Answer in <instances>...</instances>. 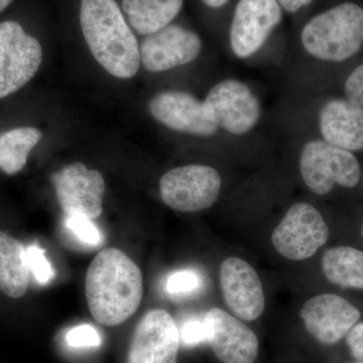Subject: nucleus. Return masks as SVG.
<instances>
[{"label":"nucleus","mask_w":363,"mask_h":363,"mask_svg":"<svg viewBox=\"0 0 363 363\" xmlns=\"http://www.w3.org/2000/svg\"><path fill=\"white\" fill-rule=\"evenodd\" d=\"M85 293L91 314L98 323L117 326L133 316L142 302V272L121 250L105 248L91 262Z\"/></svg>","instance_id":"f257e3e1"},{"label":"nucleus","mask_w":363,"mask_h":363,"mask_svg":"<svg viewBox=\"0 0 363 363\" xmlns=\"http://www.w3.org/2000/svg\"><path fill=\"white\" fill-rule=\"evenodd\" d=\"M80 23L90 52L105 70L121 79L138 73V40L116 0H82Z\"/></svg>","instance_id":"f03ea898"},{"label":"nucleus","mask_w":363,"mask_h":363,"mask_svg":"<svg viewBox=\"0 0 363 363\" xmlns=\"http://www.w3.org/2000/svg\"><path fill=\"white\" fill-rule=\"evenodd\" d=\"M306 51L324 61L342 62L363 45V9L345 2L313 18L303 28Z\"/></svg>","instance_id":"7ed1b4c3"},{"label":"nucleus","mask_w":363,"mask_h":363,"mask_svg":"<svg viewBox=\"0 0 363 363\" xmlns=\"http://www.w3.org/2000/svg\"><path fill=\"white\" fill-rule=\"evenodd\" d=\"M300 173L307 187L319 196L329 194L335 185L354 188L362 175L352 152L320 140L308 142L303 147Z\"/></svg>","instance_id":"20e7f679"},{"label":"nucleus","mask_w":363,"mask_h":363,"mask_svg":"<svg viewBox=\"0 0 363 363\" xmlns=\"http://www.w3.org/2000/svg\"><path fill=\"white\" fill-rule=\"evenodd\" d=\"M328 238L329 227L322 214L309 203L298 202L272 231V243L281 257L302 262L312 257Z\"/></svg>","instance_id":"39448f33"},{"label":"nucleus","mask_w":363,"mask_h":363,"mask_svg":"<svg viewBox=\"0 0 363 363\" xmlns=\"http://www.w3.org/2000/svg\"><path fill=\"white\" fill-rule=\"evenodd\" d=\"M221 190V177L214 168L189 164L167 172L160 180L162 202L176 211H202L215 204Z\"/></svg>","instance_id":"423d86ee"},{"label":"nucleus","mask_w":363,"mask_h":363,"mask_svg":"<svg viewBox=\"0 0 363 363\" xmlns=\"http://www.w3.org/2000/svg\"><path fill=\"white\" fill-rule=\"evenodd\" d=\"M43 50L39 40L16 21L0 23V98L28 84L39 70Z\"/></svg>","instance_id":"0eeeda50"},{"label":"nucleus","mask_w":363,"mask_h":363,"mask_svg":"<svg viewBox=\"0 0 363 363\" xmlns=\"http://www.w3.org/2000/svg\"><path fill=\"white\" fill-rule=\"evenodd\" d=\"M205 116L217 128L233 135H245L260 118L259 100L240 81H221L208 93L203 102Z\"/></svg>","instance_id":"6e6552de"},{"label":"nucleus","mask_w":363,"mask_h":363,"mask_svg":"<svg viewBox=\"0 0 363 363\" xmlns=\"http://www.w3.org/2000/svg\"><path fill=\"white\" fill-rule=\"evenodd\" d=\"M180 341L172 315L164 309L150 310L136 326L128 363H177Z\"/></svg>","instance_id":"1a4fd4ad"},{"label":"nucleus","mask_w":363,"mask_h":363,"mask_svg":"<svg viewBox=\"0 0 363 363\" xmlns=\"http://www.w3.org/2000/svg\"><path fill=\"white\" fill-rule=\"evenodd\" d=\"M52 181L64 213L89 219L101 215L105 182L99 172L74 162L56 172Z\"/></svg>","instance_id":"9d476101"},{"label":"nucleus","mask_w":363,"mask_h":363,"mask_svg":"<svg viewBox=\"0 0 363 363\" xmlns=\"http://www.w3.org/2000/svg\"><path fill=\"white\" fill-rule=\"evenodd\" d=\"M222 297L234 316L255 321L266 309V295L257 272L247 260L227 257L219 271Z\"/></svg>","instance_id":"9b49d317"},{"label":"nucleus","mask_w":363,"mask_h":363,"mask_svg":"<svg viewBox=\"0 0 363 363\" xmlns=\"http://www.w3.org/2000/svg\"><path fill=\"white\" fill-rule=\"evenodd\" d=\"M207 342L222 363H255L259 357L257 334L240 318L220 308L208 310L203 318Z\"/></svg>","instance_id":"f8f14e48"},{"label":"nucleus","mask_w":363,"mask_h":363,"mask_svg":"<svg viewBox=\"0 0 363 363\" xmlns=\"http://www.w3.org/2000/svg\"><path fill=\"white\" fill-rule=\"evenodd\" d=\"M283 18L278 0H240L230 28L234 55L247 59L259 51Z\"/></svg>","instance_id":"ddd939ff"},{"label":"nucleus","mask_w":363,"mask_h":363,"mask_svg":"<svg viewBox=\"0 0 363 363\" xmlns=\"http://www.w3.org/2000/svg\"><path fill=\"white\" fill-rule=\"evenodd\" d=\"M360 317L362 313L355 306L335 294L310 298L300 310L306 330L324 345H334L342 340Z\"/></svg>","instance_id":"4468645a"},{"label":"nucleus","mask_w":363,"mask_h":363,"mask_svg":"<svg viewBox=\"0 0 363 363\" xmlns=\"http://www.w3.org/2000/svg\"><path fill=\"white\" fill-rule=\"evenodd\" d=\"M201 49L197 33L180 26H168L143 40L140 62L147 71H168L194 61Z\"/></svg>","instance_id":"2eb2a0df"},{"label":"nucleus","mask_w":363,"mask_h":363,"mask_svg":"<svg viewBox=\"0 0 363 363\" xmlns=\"http://www.w3.org/2000/svg\"><path fill=\"white\" fill-rule=\"evenodd\" d=\"M150 111L171 130L200 136H211L217 126L205 116L203 102L182 91H164L150 102Z\"/></svg>","instance_id":"dca6fc26"},{"label":"nucleus","mask_w":363,"mask_h":363,"mask_svg":"<svg viewBox=\"0 0 363 363\" xmlns=\"http://www.w3.org/2000/svg\"><path fill=\"white\" fill-rule=\"evenodd\" d=\"M323 140L346 150H363V106L347 99L329 100L320 109Z\"/></svg>","instance_id":"f3484780"},{"label":"nucleus","mask_w":363,"mask_h":363,"mask_svg":"<svg viewBox=\"0 0 363 363\" xmlns=\"http://www.w3.org/2000/svg\"><path fill=\"white\" fill-rule=\"evenodd\" d=\"M28 279L26 248L13 236L0 231V290L11 298L23 297Z\"/></svg>","instance_id":"a211bd4d"},{"label":"nucleus","mask_w":363,"mask_h":363,"mask_svg":"<svg viewBox=\"0 0 363 363\" xmlns=\"http://www.w3.org/2000/svg\"><path fill=\"white\" fill-rule=\"evenodd\" d=\"M184 0H123V9L133 30L152 35L169 26L183 7Z\"/></svg>","instance_id":"6ab92c4d"},{"label":"nucleus","mask_w":363,"mask_h":363,"mask_svg":"<svg viewBox=\"0 0 363 363\" xmlns=\"http://www.w3.org/2000/svg\"><path fill=\"white\" fill-rule=\"evenodd\" d=\"M322 272L332 285L363 290V252L351 247H335L325 250Z\"/></svg>","instance_id":"aec40b11"},{"label":"nucleus","mask_w":363,"mask_h":363,"mask_svg":"<svg viewBox=\"0 0 363 363\" xmlns=\"http://www.w3.org/2000/svg\"><path fill=\"white\" fill-rule=\"evenodd\" d=\"M35 128H18L0 135V169L7 175L18 173L26 166L28 155L42 140Z\"/></svg>","instance_id":"412c9836"},{"label":"nucleus","mask_w":363,"mask_h":363,"mask_svg":"<svg viewBox=\"0 0 363 363\" xmlns=\"http://www.w3.org/2000/svg\"><path fill=\"white\" fill-rule=\"evenodd\" d=\"M92 219L80 215H66L65 226L69 233L78 241L87 247H98L101 245L102 235Z\"/></svg>","instance_id":"4be33fe9"},{"label":"nucleus","mask_w":363,"mask_h":363,"mask_svg":"<svg viewBox=\"0 0 363 363\" xmlns=\"http://www.w3.org/2000/svg\"><path fill=\"white\" fill-rule=\"evenodd\" d=\"M28 269L33 278L40 285L49 284L55 278V271L45 255V250L39 245H33L26 248Z\"/></svg>","instance_id":"5701e85b"},{"label":"nucleus","mask_w":363,"mask_h":363,"mask_svg":"<svg viewBox=\"0 0 363 363\" xmlns=\"http://www.w3.org/2000/svg\"><path fill=\"white\" fill-rule=\"evenodd\" d=\"M166 288L172 295H190L201 288V277L192 269L176 272L167 279Z\"/></svg>","instance_id":"b1692460"},{"label":"nucleus","mask_w":363,"mask_h":363,"mask_svg":"<svg viewBox=\"0 0 363 363\" xmlns=\"http://www.w3.org/2000/svg\"><path fill=\"white\" fill-rule=\"evenodd\" d=\"M66 342L73 348L97 347L101 344V338L94 327L79 325L66 334Z\"/></svg>","instance_id":"393cba45"},{"label":"nucleus","mask_w":363,"mask_h":363,"mask_svg":"<svg viewBox=\"0 0 363 363\" xmlns=\"http://www.w3.org/2000/svg\"><path fill=\"white\" fill-rule=\"evenodd\" d=\"M180 340L187 346H195L207 342V329L203 320H192L183 325Z\"/></svg>","instance_id":"a878e982"},{"label":"nucleus","mask_w":363,"mask_h":363,"mask_svg":"<svg viewBox=\"0 0 363 363\" xmlns=\"http://www.w3.org/2000/svg\"><path fill=\"white\" fill-rule=\"evenodd\" d=\"M344 90L348 101L363 106V64L350 74Z\"/></svg>","instance_id":"bb28decb"},{"label":"nucleus","mask_w":363,"mask_h":363,"mask_svg":"<svg viewBox=\"0 0 363 363\" xmlns=\"http://www.w3.org/2000/svg\"><path fill=\"white\" fill-rule=\"evenodd\" d=\"M345 338L352 357L363 362V322H357L348 332Z\"/></svg>","instance_id":"cd10ccee"},{"label":"nucleus","mask_w":363,"mask_h":363,"mask_svg":"<svg viewBox=\"0 0 363 363\" xmlns=\"http://www.w3.org/2000/svg\"><path fill=\"white\" fill-rule=\"evenodd\" d=\"M313 0H278L279 6L288 13H297L303 7L309 6Z\"/></svg>","instance_id":"c85d7f7f"},{"label":"nucleus","mask_w":363,"mask_h":363,"mask_svg":"<svg viewBox=\"0 0 363 363\" xmlns=\"http://www.w3.org/2000/svg\"><path fill=\"white\" fill-rule=\"evenodd\" d=\"M203 4L211 9H220L228 4L229 0H202Z\"/></svg>","instance_id":"c756f323"},{"label":"nucleus","mask_w":363,"mask_h":363,"mask_svg":"<svg viewBox=\"0 0 363 363\" xmlns=\"http://www.w3.org/2000/svg\"><path fill=\"white\" fill-rule=\"evenodd\" d=\"M11 2H13V0H0V13L4 11Z\"/></svg>","instance_id":"7c9ffc66"},{"label":"nucleus","mask_w":363,"mask_h":363,"mask_svg":"<svg viewBox=\"0 0 363 363\" xmlns=\"http://www.w3.org/2000/svg\"><path fill=\"white\" fill-rule=\"evenodd\" d=\"M352 363H363V362H360V360H357V362H352Z\"/></svg>","instance_id":"2f4dec72"},{"label":"nucleus","mask_w":363,"mask_h":363,"mask_svg":"<svg viewBox=\"0 0 363 363\" xmlns=\"http://www.w3.org/2000/svg\"><path fill=\"white\" fill-rule=\"evenodd\" d=\"M362 238H363V225L362 227Z\"/></svg>","instance_id":"473e14b6"}]
</instances>
